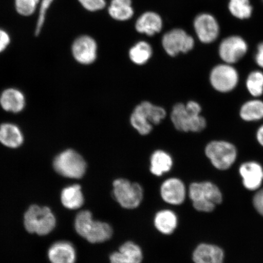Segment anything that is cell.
Returning a JSON list of instances; mask_svg holds the SVG:
<instances>
[{
  "label": "cell",
  "mask_w": 263,
  "mask_h": 263,
  "mask_svg": "<svg viewBox=\"0 0 263 263\" xmlns=\"http://www.w3.org/2000/svg\"><path fill=\"white\" fill-rule=\"evenodd\" d=\"M205 154L217 169L226 170L235 162L237 152L232 144L223 141H213L206 146Z\"/></svg>",
  "instance_id": "8"
},
{
  "label": "cell",
  "mask_w": 263,
  "mask_h": 263,
  "mask_svg": "<svg viewBox=\"0 0 263 263\" xmlns=\"http://www.w3.org/2000/svg\"><path fill=\"white\" fill-rule=\"evenodd\" d=\"M113 196L123 208L135 209L142 202L143 190L139 183L118 179L113 183Z\"/></svg>",
  "instance_id": "7"
},
{
  "label": "cell",
  "mask_w": 263,
  "mask_h": 263,
  "mask_svg": "<svg viewBox=\"0 0 263 263\" xmlns=\"http://www.w3.org/2000/svg\"><path fill=\"white\" fill-rule=\"evenodd\" d=\"M154 223L158 231L163 235H171L178 225V218L172 210H162L156 214Z\"/></svg>",
  "instance_id": "21"
},
{
  "label": "cell",
  "mask_w": 263,
  "mask_h": 263,
  "mask_svg": "<svg viewBox=\"0 0 263 263\" xmlns=\"http://www.w3.org/2000/svg\"><path fill=\"white\" fill-rule=\"evenodd\" d=\"M85 9L90 11H97L106 6L104 0H79Z\"/></svg>",
  "instance_id": "32"
},
{
  "label": "cell",
  "mask_w": 263,
  "mask_h": 263,
  "mask_svg": "<svg viewBox=\"0 0 263 263\" xmlns=\"http://www.w3.org/2000/svg\"><path fill=\"white\" fill-rule=\"evenodd\" d=\"M24 141V135L15 124L3 123L0 125V143L9 148H17Z\"/></svg>",
  "instance_id": "20"
},
{
  "label": "cell",
  "mask_w": 263,
  "mask_h": 263,
  "mask_svg": "<svg viewBox=\"0 0 263 263\" xmlns=\"http://www.w3.org/2000/svg\"><path fill=\"white\" fill-rule=\"evenodd\" d=\"M76 231L87 241L95 244L106 242L113 235V230L108 223L95 221L88 210L79 213L74 221Z\"/></svg>",
  "instance_id": "1"
},
{
  "label": "cell",
  "mask_w": 263,
  "mask_h": 263,
  "mask_svg": "<svg viewBox=\"0 0 263 263\" xmlns=\"http://www.w3.org/2000/svg\"><path fill=\"white\" fill-rule=\"evenodd\" d=\"M173 166V160L168 154L163 151H157L151 159V172L157 176H162L170 172Z\"/></svg>",
  "instance_id": "24"
},
{
  "label": "cell",
  "mask_w": 263,
  "mask_h": 263,
  "mask_svg": "<svg viewBox=\"0 0 263 263\" xmlns=\"http://www.w3.org/2000/svg\"><path fill=\"white\" fill-rule=\"evenodd\" d=\"M142 250L134 242L127 241L120 246L118 251L110 256V263H141L143 260Z\"/></svg>",
  "instance_id": "15"
},
{
  "label": "cell",
  "mask_w": 263,
  "mask_h": 263,
  "mask_svg": "<svg viewBox=\"0 0 263 263\" xmlns=\"http://www.w3.org/2000/svg\"><path fill=\"white\" fill-rule=\"evenodd\" d=\"M256 137H257L258 142L263 146V125L259 127L257 134H256Z\"/></svg>",
  "instance_id": "36"
},
{
  "label": "cell",
  "mask_w": 263,
  "mask_h": 263,
  "mask_svg": "<svg viewBox=\"0 0 263 263\" xmlns=\"http://www.w3.org/2000/svg\"><path fill=\"white\" fill-rule=\"evenodd\" d=\"M247 88L254 97H259L263 93V73L255 71L249 74L246 82Z\"/></svg>",
  "instance_id": "29"
},
{
  "label": "cell",
  "mask_w": 263,
  "mask_h": 263,
  "mask_svg": "<svg viewBox=\"0 0 263 263\" xmlns=\"http://www.w3.org/2000/svg\"><path fill=\"white\" fill-rule=\"evenodd\" d=\"M55 216L48 207L33 205L26 212L25 227L29 233L39 235L49 234L55 226Z\"/></svg>",
  "instance_id": "5"
},
{
  "label": "cell",
  "mask_w": 263,
  "mask_h": 263,
  "mask_svg": "<svg viewBox=\"0 0 263 263\" xmlns=\"http://www.w3.org/2000/svg\"><path fill=\"white\" fill-rule=\"evenodd\" d=\"M253 202L256 211L263 216V189L256 193Z\"/></svg>",
  "instance_id": "33"
},
{
  "label": "cell",
  "mask_w": 263,
  "mask_h": 263,
  "mask_svg": "<svg viewBox=\"0 0 263 263\" xmlns=\"http://www.w3.org/2000/svg\"><path fill=\"white\" fill-rule=\"evenodd\" d=\"M54 168L60 175L70 179H81L87 170V164L80 154L68 149L55 158Z\"/></svg>",
  "instance_id": "6"
},
{
  "label": "cell",
  "mask_w": 263,
  "mask_h": 263,
  "mask_svg": "<svg viewBox=\"0 0 263 263\" xmlns=\"http://www.w3.org/2000/svg\"><path fill=\"white\" fill-rule=\"evenodd\" d=\"M41 0H15L16 11L23 16H30L34 14Z\"/></svg>",
  "instance_id": "30"
},
{
  "label": "cell",
  "mask_w": 263,
  "mask_h": 263,
  "mask_svg": "<svg viewBox=\"0 0 263 263\" xmlns=\"http://www.w3.org/2000/svg\"><path fill=\"white\" fill-rule=\"evenodd\" d=\"M248 49V44L244 39L238 35H233L223 39L219 46V53L223 61L231 64L244 57Z\"/></svg>",
  "instance_id": "11"
},
{
  "label": "cell",
  "mask_w": 263,
  "mask_h": 263,
  "mask_svg": "<svg viewBox=\"0 0 263 263\" xmlns=\"http://www.w3.org/2000/svg\"><path fill=\"white\" fill-rule=\"evenodd\" d=\"M229 9L233 16L240 20L249 18L253 12L250 0H230Z\"/></svg>",
  "instance_id": "27"
},
{
  "label": "cell",
  "mask_w": 263,
  "mask_h": 263,
  "mask_svg": "<svg viewBox=\"0 0 263 263\" xmlns=\"http://www.w3.org/2000/svg\"><path fill=\"white\" fill-rule=\"evenodd\" d=\"M11 42V38L7 32L0 29V53L5 51Z\"/></svg>",
  "instance_id": "34"
},
{
  "label": "cell",
  "mask_w": 263,
  "mask_h": 263,
  "mask_svg": "<svg viewBox=\"0 0 263 263\" xmlns=\"http://www.w3.org/2000/svg\"><path fill=\"white\" fill-rule=\"evenodd\" d=\"M160 195L164 201L169 204H182L186 197L185 185L182 181L179 179H167L161 185Z\"/></svg>",
  "instance_id": "14"
},
{
  "label": "cell",
  "mask_w": 263,
  "mask_h": 263,
  "mask_svg": "<svg viewBox=\"0 0 263 263\" xmlns=\"http://www.w3.org/2000/svg\"><path fill=\"white\" fill-rule=\"evenodd\" d=\"M165 117L164 108L145 101L135 108L130 122L140 134L147 135L152 130L153 124H159Z\"/></svg>",
  "instance_id": "4"
},
{
  "label": "cell",
  "mask_w": 263,
  "mask_h": 263,
  "mask_svg": "<svg viewBox=\"0 0 263 263\" xmlns=\"http://www.w3.org/2000/svg\"><path fill=\"white\" fill-rule=\"evenodd\" d=\"M48 256L51 263H75L77 259L73 246L67 241L55 243L49 249Z\"/></svg>",
  "instance_id": "17"
},
{
  "label": "cell",
  "mask_w": 263,
  "mask_h": 263,
  "mask_svg": "<svg viewBox=\"0 0 263 263\" xmlns=\"http://www.w3.org/2000/svg\"><path fill=\"white\" fill-rule=\"evenodd\" d=\"M162 44L167 54L176 57L180 52L185 53L192 49L195 41L185 31L176 29L164 34Z\"/></svg>",
  "instance_id": "9"
},
{
  "label": "cell",
  "mask_w": 263,
  "mask_h": 263,
  "mask_svg": "<svg viewBox=\"0 0 263 263\" xmlns=\"http://www.w3.org/2000/svg\"><path fill=\"white\" fill-rule=\"evenodd\" d=\"M62 204L68 209L77 210L83 205L84 198L80 185H73L62 190L61 193Z\"/></svg>",
  "instance_id": "23"
},
{
  "label": "cell",
  "mask_w": 263,
  "mask_h": 263,
  "mask_svg": "<svg viewBox=\"0 0 263 263\" xmlns=\"http://www.w3.org/2000/svg\"><path fill=\"white\" fill-rule=\"evenodd\" d=\"M189 196L194 208L202 212H212L216 205L221 203L222 200L219 189L209 182L191 184Z\"/></svg>",
  "instance_id": "3"
},
{
  "label": "cell",
  "mask_w": 263,
  "mask_h": 263,
  "mask_svg": "<svg viewBox=\"0 0 263 263\" xmlns=\"http://www.w3.org/2000/svg\"><path fill=\"white\" fill-rule=\"evenodd\" d=\"M97 45L93 39L84 35L78 38L72 46L76 60L82 64L93 63L97 58Z\"/></svg>",
  "instance_id": "13"
},
{
  "label": "cell",
  "mask_w": 263,
  "mask_h": 263,
  "mask_svg": "<svg viewBox=\"0 0 263 263\" xmlns=\"http://www.w3.org/2000/svg\"><path fill=\"white\" fill-rule=\"evenodd\" d=\"M54 0H42L40 2L39 16L37 24H36L35 35L40 34L43 26L45 24L46 16H47L48 10L51 7L52 3Z\"/></svg>",
  "instance_id": "31"
},
{
  "label": "cell",
  "mask_w": 263,
  "mask_h": 263,
  "mask_svg": "<svg viewBox=\"0 0 263 263\" xmlns=\"http://www.w3.org/2000/svg\"><path fill=\"white\" fill-rule=\"evenodd\" d=\"M262 1H263V0H262Z\"/></svg>",
  "instance_id": "37"
},
{
  "label": "cell",
  "mask_w": 263,
  "mask_h": 263,
  "mask_svg": "<svg viewBox=\"0 0 263 263\" xmlns=\"http://www.w3.org/2000/svg\"><path fill=\"white\" fill-rule=\"evenodd\" d=\"M240 115L243 120L256 121L263 118V102L252 100L247 102L241 108Z\"/></svg>",
  "instance_id": "26"
},
{
  "label": "cell",
  "mask_w": 263,
  "mask_h": 263,
  "mask_svg": "<svg viewBox=\"0 0 263 263\" xmlns=\"http://www.w3.org/2000/svg\"><path fill=\"white\" fill-rule=\"evenodd\" d=\"M255 61L259 67L263 68V42L258 46L255 55Z\"/></svg>",
  "instance_id": "35"
},
{
  "label": "cell",
  "mask_w": 263,
  "mask_h": 263,
  "mask_svg": "<svg viewBox=\"0 0 263 263\" xmlns=\"http://www.w3.org/2000/svg\"><path fill=\"white\" fill-rule=\"evenodd\" d=\"M136 27L137 31L140 33L153 35L162 29V18L155 12H147L138 20Z\"/></svg>",
  "instance_id": "22"
},
{
  "label": "cell",
  "mask_w": 263,
  "mask_h": 263,
  "mask_svg": "<svg viewBox=\"0 0 263 263\" xmlns=\"http://www.w3.org/2000/svg\"><path fill=\"white\" fill-rule=\"evenodd\" d=\"M239 173L242 177L243 184L247 189L256 190L261 185L263 170L259 163L255 162L245 163L240 167Z\"/></svg>",
  "instance_id": "16"
},
{
  "label": "cell",
  "mask_w": 263,
  "mask_h": 263,
  "mask_svg": "<svg viewBox=\"0 0 263 263\" xmlns=\"http://www.w3.org/2000/svg\"><path fill=\"white\" fill-rule=\"evenodd\" d=\"M152 55V48L145 42H140L130 49V58L135 64H144Z\"/></svg>",
  "instance_id": "28"
},
{
  "label": "cell",
  "mask_w": 263,
  "mask_h": 263,
  "mask_svg": "<svg viewBox=\"0 0 263 263\" xmlns=\"http://www.w3.org/2000/svg\"><path fill=\"white\" fill-rule=\"evenodd\" d=\"M197 37L204 44H210L218 37L220 28L218 21L212 14L203 13L197 15L194 21Z\"/></svg>",
  "instance_id": "12"
},
{
  "label": "cell",
  "mask_w": 263,
  "mask_h": 263,
  "mask_svg": "<svg viewBox=\"0 0 263 263\" xmlns=\"http://www.w3.org/2000/svg\"><path fill=\"white\" fill-rule=\"evenodd\" d=\"M193 259L195 263H223V252L218 246L202 244L194 251Z\"/></svg>",
  "instance_id": "19"
},
{
  "label": "cell",
  "mask_w": 263,
  "mask_h": 263,
  "mask_svg": "<svg viewBox=\"0 0 263 263\" xmlns=\"http://www.w3.org/2000/svg\"><path fill=\"white\" fill-rule=\"evenodd\" d=\"M25 97L22 92L15 88H8L0 96V105L6 111L19 113L25 107Z\"/></svg>",
  "instance_id": "18"
},
{
  "label": "cell",
  "mask_w": 263,
  "mask_h": 263,
  "mask_svg": "<svg viewBox=\"0 0 263 263\" xmlns=\"http://www.w3.org/2000/svg\"><path fill=\"white\" fill-rule=\"evenodd\" d=\"M210 82L216 90L225 93L234 89L238 84V74L232 66L219 65L213 69Z\"/></svg>",
  "instance_id": "10"
},
{
  "label": "cell",
  "mask_w": 263,
  "mask_h": 263,
  "mask_svg": "<svg viewBox=\"0 0 263 263\" xmlns=\"http://www.w3.org/2000/svg\"><path fill=\"white\" fill-rule=\"evenodd\" d=\"M201 107L195 101L186 105L177 104L173 107L172 120L177 130L197 133L206 127L205 118L200 115Z\"/></svg>",
  "instance_id": "2"
},
{
  "label": "cell",
  "mask_w": 263,
  "mask_h": 263,
  "mask_svg": "<svg viewBox=\"0 0 263 263\" xmlns=\"http://www.w3.org/2000/svg\"><path fill=\"white\" fill-rule=\"evenodd\" d=\"M108 13L111 17L117 21H127L134 14L131 0H112Z\"/></svg>",
  "instance_id": "25"
}]
</instances>
